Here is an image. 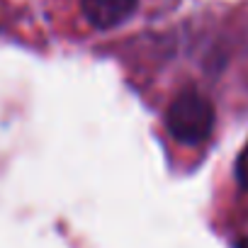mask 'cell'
I'll return each instance as SVG.
<instances>
[{
    "label": "cell",
    "instance_id": "obj_2",
    "mask_svg": "<svg viewBox=\"0 0 248 248\" xmlns=\"http://www.w3.org/2000/svg\"><path fill=\"white\" fill-rule=\"evenodd\" d=\"M139 5V0H80V13L95 30H112L127 22Z\"/></svg>",
    "mask_w": 248,
    "mask_h": 248
},
{
    "label": "cell",
    "instance_id": "obj_3",
    "mask_svg": "<svg viewBox=\"0 0 248 248\" xmlns=\"http://www.w3.org/2000/svg\"><path fill=\"white\" fill-rule=\"evenodd\" d=\"M233 173H236V180H238V185H241V187L248 192V144H246V146H243V151L238 154Z\"/></svg>",
    "mask_w": 248,
    "mask_h": 248
},
{
    "label": "cell",
    "instance_id": "obj_1",
    "mask_svg": "<svg viewBox=\"0 0 248 248\" xmlns=\"http://www.w3.org/2000/svg\"><path fill=\"white\" fill-rule=\"evenodd\" d=\"M166 127L175 141L197 146L214 129V107L197 90H183L166 112Z\"/></svg>",
    "mask_w": 248,
    "mask_h": 248
},
{
    "label": "cell",
    "instance_id": "obj_4",
    "mask_svg": "<svg viewBox=\"0 0 248 248\" xmlns=\"http://www.w3.org/2000/svg\"><path fill=\"white\" fill-rule=\"evenodd\" d=\"M241 248H248V238H246V241H243V246H241Z\"/></svg>",
    "mask_w": 248,
    "mask_h": 248
}]
</instances>
